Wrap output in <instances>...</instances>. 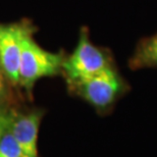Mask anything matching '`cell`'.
I'll use <instances>...</instances> for the list:
<instances>
[{
	"label": "cell",
	"mask_w": 157,
	"mask_h": 157,
	"mask_svg": "<svg viewBox=\"0 0 157 157\" xmlns=\"http://www.w3.org/2000/svg\"><path fill=\"white\" fill-rule=\"evenodd\" d=\"M112 67H115V62L111 53L94 45L90 41L88 29L82 28L74 52L64 57L61 73L68 88H71Z\"/></svg>",
	"instance_id": "obj_1"
},
{
	"label": "cell",
	"mask_w": 157,
	"mask_h": 157,
	"mask_svg": "<svg viewBox=\"0 0 157 157\" xmlns=\"http://www.w3.org/2000/svg\"><path fill=\"white\" fill-rule=\"evenodd\" d=\"M70 90L93 106L99 113L105 114L130 92L131 86L115 65L75 85Z\"/></svg>",
	"instance_id": "obj_2"
},
{
	"label": "cell",
	"mask_w": 157,
	"mask_h": 157,
	"mask_svg": "<svg viewBox=\"0 0 157 157\" xmlns=\"http://www.w3.org/2000/svg\"><path fill=\"white\" fill-rule=\"evenodd\" d=\"M64 56L43 49L32 37V30L28 29L21 41V52L18 73V84L31 91L38 80L54 77L62 71Z\"/></svg>",
	"instance_id": "obj_3"
},
{
	"label": "cell",
	"mask_w": 157,
	"mask_h": 157,
	"mask_svg": "<svg viewBox=\"0 0 157 157\" xmlns=\"http://www.w3.org/2000/svg\"><path fill=\"white\" fill-rule=\"evenodd\" d=\"M28 29L23 24H0V67L13 84H18L21 41Z\"/></svg>",
	"instance_id": "obj_4"
},
{
	"label": "cell",
	"mask_w": 157,
	"mask_h": 157,
	"mask_svg": "<svg viewBox=\"0 0 157 157\" xmlns=\"http://www.w3.org/2000/svg\"><path fill=\"white\" fill-rule=\"evenodd\" d=\"M43 112L34 110L15 115L10 131L21 149V157H38V134Z\"/></svg>",
	"instance_id": "obj_5"
},
{
	"label": "cell",
	"mask_w": 157,
	"mask_h": 157,
	"mask_svg": "<svg viewBox=\"0 0 157 157\" xmlns=\"http://www.w3.org/2000/svg\"><path fill=\"white\" fill-rule=\"evenodd\" d=\"M128 67L133 71L157 68V34L139 41L128 59Z\"/></svg>",
	"instance_id": "obj_6"
},
{
	"label": "cell",
	"mask_w": 157,
	"mask_h": 157,
	"mask_svg": "<svg viewBox=\"0 0 157 157\" xmlns=\"http://www.w3.org/2000/svg\"><path fill=\"white\" fill-rule=\"evenodd\" d=\"M0 157H21V149L10 128L0 140Z\"/></svg>",
	"instance_id": "obj_7"
},
{
	"label": "cell",
	"mask_w": 157,
	"mask_h": 157,
	"mask_svg": "<svg viewBox=\"0 0 157 157\" xmlns=\"http://www.w3.org/2000/svg\"><path fill=\"white\" fill-rule=\"evenodd\" d=\"M17 112L9 108H0V140L10 128Z\"/></svg>",
	"instance_id": "obj_8"
},
{
	"label": "cell",
	"mask_w": 157,
	"mask_h": 157,
	"mask_svg": "<svg viewBox=\"0 0 157 157\" xmlns=\"http://www.w3.org/2000/svg\"><path fill=\"white\" fill-rule=\"evenodd\" d=\"M4 74H3L2 71V68L0 67V98L2 97L3 93H4L5 91V80H4Z\"/></svg>",
	"instance_id": "obj_9"
}]
</instances>
